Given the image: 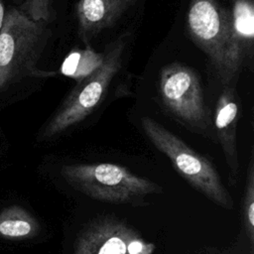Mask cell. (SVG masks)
Masks as SVG:
<instances>
[{
    "label": "cell",
    "instance_id": "6",
    "mask_svg": "<svg viewBox=\"0 0 254 254\" xmlns=\"http://www.w3.org/2000/svg\"><path fill=\"white\" fill-rule=\"evenodd\" d=\"M187 27L191 41L204 53L224 86L238 76L231 61L227 8L219 0H190Z\"/></svg>",
    "mask_w": 254,
    "mask_h": 254
},
{
    "label": "cell",
    "instance_id": "14",
    "mask_svg": "<svg viewBox=\"0 0 254 254\" xmlns=\"http://www.w3.org/2000/svg\"><path fill=\"white\" fill-rule=\"evenodd\" d=\"M34 227V223L30 217L10 218L0 222V233L9 237H24L31 234Z\"/></svg>",
    "mask_w": 254,
    "mask_h": 254
},
{
    "label": "cell",
    "instance_id": "3",
    "mask_svg": "<svg viewBox=\"0 0 254 254\" xmlns=\"http://www.w3.org/2000/svg\"><path fill=\"white\" fill-rule=\"evenodd\" d=\"M61 174L74 190L109 203L142 204L144 197L163 191L154 182L112 163L64 165Z\"/></svg>",
    "mask_w": 254,
    "mask_h": 254
},
{
    "label": "cell",
    "instance_id": "10",
    "mask_svg": "<svg viewBox=\"0 0 254 254\" xmlns=\"http://www.w3.org/2000/svg\"><path fill=\"white\" fill-rule=\"evenodd\" d=\"M227 33L231 61L239 75L244 63L252 58L254 45V1L233 0L227 8Z\"/></svg>",
    "mask_w": 254,
    "mask_h": 254
},
{
    "label": "cell",
    "instance_id": "7",
    "mask_svg": "<svg viewBox=\"0 0 254 254\" xmlns=\"http://www.w3.org/2000/svg\"><path fill=\"white\" fill-rule=\"evenodd\" d=\"M137 234L115 217H98L78 232L72 254H128L129 243Z\"/></svg>",
    "mask_w": 254,
    "mask_h": 254
},
{
    "label": "cell",
    "instance_id": "5",
    "mask_svg": "<svg viewBox=\"0 0 254 254\" xmlns=\"http://www.w3.org/2000/svg\"><path fill=\"white\" fill-rule=\"evenodd\" d=\"M159 93L167 110L189 130L211 137L212 121L200 78L191 67L172 63L160 73Z\"/></svg>",
    "mask_w": 254,
    "mask_h": 254
},
{
    "label": "cell",
    "instance_id": "15",
    "mask_svg": "<svg viewBox=\"0 0 254 254\" xmlns=\"http://www.w3.org/2000/svg\"><path fill=\"white\" fill-rule=\"evenodd\" d=\"M5 8H4V5L2 3V1L0 0V30L3 26V22H4V17H5Z\"/></svg>",
    "mask_w": 254,
    "mask_h": 254
},
{
    "label": "cell",
    "instance_id": "8",
    "mask_svg": "<svg viewBox=\"0 0 254 254\" xmlns=\"http://www.w3.org/2000/svg\"><path fill=\"white\" fill-rule=\"evenodd\" d=\"M239 115L240 103L235 89L230 85H226L216 103L214 130L227 164L229 182L233 186L239 180L240 174L236 137Z\"/></svg>",
    "mask_w": 254,
    "mask_h": 254
},
{
    "label": "cell",
    "instance_id": "12",
    "mask_svg": "<svg viewBox=\"0 0 254 254\" xmlns=\"http://www.w3.org/2000/svg\"><path fill=\"white\" fill-rule=\"evenodd\" d=\"M243 220L247 237L251 243L254 242V162L253 155L250 158L246 184L244 188V195L242 201Z\"/></svg>",
    "mask_w": 254,
    "mask_h": 254
},
{
    "label": "cell",
    "instance_id": "4",
    "mask_svg": "<svg viewBox=\"0 0 254 254\" xmlns=\"http://www.w3.org/2000/svg\"><path fill=\"white\" fill-rule=\"evenodd\" d=\"M141 126L154 147L169 158L177 172L193 189L213 203L225 209L233 208L232 196L210 161L153 118L143 117Z\"/></svg>",
    "mask_w": 254,
    "mask_h": 254
},
{
    "label": "cell",
    "instance_id": "1",
    "mask_svg": "<svg viewBox=\"0 0 254 254\" xmlns=\"http://www.w3.org/2000/svg\"><path fill=\"white\" fill-rule=\"evenodd\" d=\"M48 24L32 20L16 7L5 12L0 30V88L24 76L55 75L37 68L51 35Z\"/></svg>",
    "mask_w": 254,
    "mask_h": 254
},
{
    "label": "cell",
    "instance_id": "11",
    "mask_svg": "<svg viewBox=\"0 0 254 254\" xmlns=\"http://www.w3.org/2000/svg\"><path fill=\"white\" fill-rule=\"evenodd\" d=\"M102 61L103 53L98 54L91 48H86L69 54L63 63L61 71L78 81L96 69Z\"/></svg>",
    "mask_w": 254,
    "mask_h": 254
},
{
    "label": "cell",
    "instance_id": "2",
    "mask_svg": "<svg viewBox=\"0 0 254 254\" xmlns=\"http://www.w3.org/2000/svg\"><path fill=\"white\" fill-rule=\"evenodd\" d=\"M131 35L124 33L106 46L101 64L76 81L57 112L46 125L43 136L60 135L84 120L103 100L108 87L121 69Z\"/></svg>",
    "mask_w": 254,
    "mask_h": 254
},
{
    "label": "cell",
    "instance_id": "13",
    "mask_svg": "<svg viewBox=\"0 0 254 254\" xmlns=\"http://www.w3.org/2000/svg\"><path fill=\"white\" fill-rule=\"evenodd\" d=\"M19 9L34 21L50 23L55 19L52 0H22Z\"/></svg>",
    "mask_w": 254,
    "mask_h": 254
},
{
    "label": "cell",
    "instance_id": "9",
    "mask_svg": "<svg viewBox=\"0 0 254 254\" xmlns=\"http://www.w3.org/2000/svg\"><path fill=\"white\" fill-rule=\"evenodd\" d=\"M136 0H79L75 7L77 34L90 48L93 38L112 27Z\"/></svg>",
    "mask_w": 254,
    "mask_h": 254
}]
</instances>
